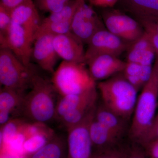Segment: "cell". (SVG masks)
Instances as JSON below:
<instances>
[{
	"label": "cell",
	"mask_w": 158,
	"mask_h": 158,
	"mask_svg": "<svg viewBox=\"0 0 158 158\" xmlns=\"http://www.w3.org/2000/svg\"><path fill=\"white\" fill-rule=\"evenodd\" d=\"M106 28L102 19L82 0L71 23V33L84 44H88L95 33Z\"/></svg>",
	"instance_id": "8"
},
{
	"label": "cell",
	"mask_w": 158,
	"mask_h": 158,
	"mask_svg": "<svg viewBox=\"0 0 158 158\" xmlns=\"http://www.w3.org/2000/svg\"><path fill=\"white\" fill-rule=\"evenodd\" d=\"M97 89L96 86L83 93L60 96L57 101L55 119L60 120L62 116L72 110L97 104Z\"/></svg>",
	"instance_id": "15"
},
{
	"label": "cell",
	"mask_w": 158,
	"mask_h": 158,
	"mask_svg": "<svg viewBox=\"0 0 158 158\" xmlns=\"http://www.w3.org/2000/svg\"><path fill=\"white\" fill-rule=\"evenodd\" d=\"M12 11L0 5V35H6L12 24Z\"/></svg>",
	"instance_id": "29"
},
{
	"label": "cell",
	"mask_w": 158,
	"mask_h": 158,
	"mask_svg": "<svg viewBox=\"0 0 158 158\" xmlns=\"http://www.w3.org/2000/svg\"><path fill=\"white\" fill-rule=\"evenodd\" d=\"M139 23L143 27L144 32L158 34V17L153 18Z\"/></svg>",
	"instance_id": "32"
},
{
	"label": "cell",
	"mask_w": 158,
	"mask_h": 158,
	"mask_svg": "<svg viewBox=\"0 0 158 158\" xmlns=\"http://www.w3.org/2000/svg\"><path fill=\"white\" fill-rule=\"evenodd\" d=\"M105 106L129 121L138 100V90L122 73L102 81L97 85Z\"/></svg>",
	"instance_id": "3"
},
{
	"label": "cell",
	"mask_w": 158,
	"mask_h": 158,
	"mask_svg": "<svg viewBox=\"0 0 158 158\" xmlns=\"http://www.w3.org/2000/svg\"><path fill=\"white\" fill-rule=\"evenodd\" d=\"M131 141L126 146H123L126 158H147L144 148L140 144Z\"/></svg>",
	"instance_id": "30"
},
{
	"label": "cell",
	"mask_w": 158,
	"mask_h": 158,
	"mask_svg": "<svg viewBox=\"0 0 158 158\" xmlns=\"http://www.w3.org/2000/svg\"><path fill=\"white\" fill-rule=\"evenodd\" d=\"M12 23L22 27L35 37L42 21L33 0H24L11 12Z\"/></svg>",
	"instance_id": "14"
},
{
	"label": "cell",
	"mask_w": 158,
	"mask_h": 158,
	"mask_svg": "<svg viewBox=\"0 0 158 158\" xmlns=\"http://www.w3.org/2000/svg\"><path fill=\"white\" fill-rule=\"evenodd\" d=\"M92 158H126L123 147L118 146L93 153Z\"/></svg>",
	"instance_id": "28"
},
{
	"label": "cell",
	"mask_w": 158,
	"mask_h": 158,
	"mask_svg": "<svg viewBox=\"0 0 158 158\" xmlns=\"http://www.w3.org/2000/svg\"><path fill=\"white\" fill-rule=\"evenodd\" d=\"M102 19L108 31L130 44L144 34L143 27L137 20L119 10H106L103 12Z\"/></svg>",
	"instance_id": "6"
},
{
	"label": "cell",
	"mask_w": 158,
	"mask_h": 158,
	"mask_svg": "<svg viewBox=\"0 0 158 158\" xmlns=\"http://www.w3.org/2000/svg\"><path fill=\"white\" fill-rule=\"evenodd\" d=\"M89 133L94 153L118 146L122 140L97 121L94 116L89 125Z\"/></svg>",
	"instance_id": "18"
},
{
	"label": "cell",
	"mask_w": 158,
	"mask_h": 158,
	"mask_svg": "<svg viewBox=\"0 0 158 158\" xmlns=\"http://www.w3.org/2000/svg\"><path fill=\"white\" fill-rule=\"evenodd\" d=\"M67 142L56 135L51 141L27 158H67Z\"/></svg>",
	"instance_id": "22"
},
{
	"label": "cell",
	"mask_w": 158,
	"mask_h": 158,
	"mask_svg": "<svg viewBox=\"0 0 158 158\" xmlns=\"http://www.w3.org/2000/svg\"><path fill=\"white\" fill-rule=\"evenodd\" d=\"M1 158H18L16 157H15L11 156H1Z\"/></svg>",
	"instance_id": "36"
},
{
	"label": "cell",
	"mask_w": 158,
	"mask_h": 158,
	"mask_svg": "<svg viewBox=\"0 0 158 158\" xmlns=\"http://www.w3.org/2000/svg\"><path fill=\"white\" fill-rule=\"evenodd\" d=\"M29 123L21 118H13L1 127V145L23 133Z\"/></svg>",
	"instance_id": "23"
},
{
	"label": "cell",
	"mask_w": 158,
	"mask_h": 158,
	"mask_svg": "<svg viewBox=\"0 0 158 158\" xmlns=\"http://www.w3.org/2000/svg\"><path fill=\"white\" fill-rule=\"evenodd\" d=\"M125 65L126 62L118 57L108 55L97 56L86 62L89 73L95 82L104 81L122 73Z\"/></svg>",
	"instance_id": "12"
},
{
	"label": "cell",
	"mask_w": 158,
	"mask_h": 158,
	"mask_svg": "<svg viewBox=\"0 0 158 158\" xmlns=\"http://www.w3.org/2000/svg\"><path fill=\"white\" fill-rule=\"evenodd\" d=\"M93 5L103 8H110L114 6L118 0H89Z\"/></svg>",
	"instance_id": "34"
},
{
	"label": "cell",
	"mask_w": 158,
	"mask_h": 158,
	"mask_svg": "<svg viewBox=\"0 0 158 158\" xmlns=\"http://www.w3.org/2000/svg\"><path fill=\"white\" fill-rule=\"evenodd\" d=\"M54 36L48 34H37L35 36L32 59L44 70L52 74L59 58L54 48Z\"/></svg>",
	"instance_id": "11"
},
{
	"label": "cell",
	"mask_w": 158,
	"mask_h": 158,
	"mask_svg": "<svg viewBox=\"0 0 158 158\" xmlns=\"http://www.w3.org/2000/svg\"><path fill=\"white\" fill-rule=\"evenodd\" d=\"M155 56V50L144 32L140 38L131 44L127 49L126 62L152 69Z\"/></svg>",
	"instance_id": "16"
},
{
	"label": "cell",
	"mask_w": 158,
	"mask_h": 158,
	"mask_svg": "<svg viewBox=\"0 0 158 158\" xmlns=\"http://www.w3.org/2000/svg\"><path fill=\"white\" fill-rule=\"evenodd\" d=\"M35 73L32 66L23 64L9 49L1 48L0 83L2 87L25 94L31 88Z\"/></svg>",
	"instance_id": "5"
},
{
	"label": "cell",
	"mask_w": 158,
	"mask_h": 158,
	"mask_svg": "<svg viewBox=\"0 0 158 158\" xmlns=\"http://www.w3.org/2000/svg\"><path fill=\"white\" fill-rule=\"evenodd\" d=\"M56 93L52 82L35 73L31 90L24 97L20 113L32 122L46 124L55 119Z\"/></svg>",
	"instance_id": "2"
},
{
	"label": "cell",
	"mask_w": 158,
	"mask_h": 158,
	"mask_svg": "<svg viewBox=\"0 0 158 158\" xmlns=\"http://www.w3.org/2000/svg\"><path fill=\"white\" fill-rule=\"evenodd\" d=\"M71 0H34L37 9L51 13L58 12L66 6Z\"/></svg>",
	"instance_id": "27"
},
{
	"label": "cell",
	"mask_w": 158,
	"mask_h": 158,
	"mask_svg": "<svg viewBox=\"0 0 158 158\" xmlns=\"http://www.w3.org/2000/svg\"><path fill=\"white\" fill-rule=\"evenodd\" d=\"M85 52V63L100 55H108L119 57L127 50L131 44L125 41L106 28L98 31L91 37Z\"/></svg>",
	"instance_id": "10"
},
{
	"label": "cell",
	"mask_w": 158,
	"mask_h": 158,
	"mask_svg": "<svg viewBox=\"0 0 158 158\" xmlns=\"http://www.w3.org/2000/svg\"><path fill=\"white\" fill-rule=\"evenodd\" d=\"M56 135L55 132L45 123H41L37 131L27 138L24 142L23 150L28 156L43 147Z\"/></svg>",
	"instance_id": "21"
},
{
	"label": "cell",
	"mask_w": 158,
	"mask_h": 158,
	"mask_svg": "<svg viewBox=\"0 0 158 158\" xmlns=\"http://www.w3.org/2000/svg\"><path fill=\"white\" fill-rule=\"evenodd\" d=\"M35 37L21 26L12 23L5 35H0L1 48L9 49L26 66H31V61Z\"/></svg>",
	"instance_id": "7"
},
{
	"label": "cell",
	"mask_w": 158,
	"mask_h": 158,
	"mask_svg": "<svg viewBox=\"0 0 158 158\" xmlns=\"http://www.w3.org/2000/svg\"><path fill=\"white\" fill-rule=\"evenodd\" d=\"M86 65L65 61L61 62L51 81L60 96L83 93L96 87Z\"/></svg>",
	"instance_id": "4"
},
{
	"label": "cell",
	"mask_w": 158,
	"mask_h": 158,
	"mask_svg": "<svg viewBox=\"0 0 158 158\" xmlns=\"http://www.w3.org/2000/svg\"><path fill=\"white\" fill-rule=\"evenodd\" d=\"M72 20L59 22L45 23L42 21L36 35L48 34L54 36L71 34V23Z\"/></svg>",
	"instance_id": "26"
},
{
	"label": "cell",
	"mask_w": 158,
	"mask_h": 158,
	"mask_svg": "<svg viewBox=\"0 0 158 158\" xmlns=\"http://www.w3.org/2000/svg\"><path fill=\"white\" fill-rule=\"evenodd\" d=\"M81 1L82 0H71L61 10L51 13L42 21L51 23L72 20Z\"/></svg>",
	"instance_id": "25"
},
{
	"label": "cell",
	"mask_w": 158,
	"mask_h": 158,
	"mask_svg": "<svg viewBox=\"0 0 158 158\" xmlns=\"http://www.w3.org/2000/svg\"></svg>",
	"instance_id": "37"
},
{
	"label": "cell",
	"mask_w": 158,
	"mask_h": 158,
	"mask_svg": "<svg viewBox=\"0 0 158 158\" xmlns=\"http://www.w3.org/2000/svg\"><path fill=\"white\" fill-rule=\"evenodd\" d=\"M142 146L147 157L158 158V139L150 141Z\"/></svg>",
	"instance_id": "33"
},
{
	"label": "cell",
	"mask_w": 158,
	"mask_h": 158,
	"mask_svg": "<svg viewBox=\"0 0 158 158\" xmlns=\"http://www.w3.org/2000/svg\"><path fill=\"white\" fill-rule=\"evenodd\" d=\"M97 105H89L72 110L66 113L59 120L68 130L81 122L95 109Z\"/></svg>",
	"instance_id": "24"
},
{
	"label": "cell",
	"mask_w": 158,
	"mask_h": 158,
	"mask_svg": "<svg viewBox=\"0 0 158 158\" xmlns=\"http://www.w3.org/2000/svg\"><path fill=\"white\" fill-rule=\"evenodd\" d=\"M118 2L139 22L158 17V0H118Z\"/></svg>",
	"instance_id": "20"
},
{
	"label": "cell",
	"mask_w": 158,
	"mask_h": 158,
	"mask_svg": "<svg viewBox=\"0 0 158 158\" xmlns=\"http://www.w3.org/2000/svg\"><path fill=\"white\" fill-rule=\"evenodd\" d=\"M53 42L57 55L63 61L86 64L84 43L72 33L54 36Z\"/></svg>",
	"instance_id": "13"
},
{
	"label": "cell",
	"mask_w": 158,
	"mask_h": 158,
	"mask_svg": "<svg viewBox=\"0 0 158 158\" xmlns=\"http://www.w3.org/2000/svg\"><path fill=\"white\" fill-rule=\"evenodd\" d=\"M158 139V113L156 114L150 127L140 144L143 146L148 142Z\"/></svg>",
	"instance_id": "31"
},
{
	"label": "cell",
	"mask_w": 158,
	"mask_h": 158,
	"mask_svg": "<svg viewBox=\"0 0 158 158\" xmlns=\"http://www.w3.org/2000/svg\"><path fill=\"white\" fill-rule=\"evenodd\" d=\"M158 103V56H156L150 77L138 97L128 133L130 141L141 143L155 117Z\"/></svg>",
	"instance_id": "1"
},
{
	"label": "cell",
	"mask_w": 158,
	"mask_h": 158,
	"mask_svg": "<svg viewBox=\"0 0 158 158\" xmlns=\"http://www.w3.org/2000/svg\"><path fill=\"white\" fill-rule=\"evenodd\" d=\"M24 1V0H1L0 5L7 9L13 10Z\"/></svg>",
	"instance_id": "35"
},
{
	"label": "cell",
	"mask_w": 158,
	"mask_h": 158,
	"mask_svg": "<svg viewBox=\"0 0 158 158\" xmlns=\"http://www.w3.org/2000/svg\"><path fill=\"white\" fill-rule=\"evenodd\" d=\"M26 94L9 88L1 87L0 90V124L3 126L11 119L15 112L19 113Z\"/></svg>",
	"instance_id": "19"
},
{
	"label": "cell",
	"mask_w": 158,
	"mask_h": 158,
	"mask_svg": "<svg viewBox=\"0 0 158 158\" xmlns=\"http://www.w3.org/2000/svg\"><path fill=\"white\" fill-rule=\"evenodd\" d=\"M95 109L81 122L67 130V158H92L93 148L89 125Z\"/></svg>",
	"instance_id": "9"
},
{
	"label": "cell",
	"mask_w": 158,
	"mask_h": 158,
	"mask_svg": "<svg viewBox=\"0 0 158 158\" xmlns=\"http://www.w3.org/2000/svg\"><path fill=\"white\" fill-rule=\"evenodd\" d=\"M94 118L118 138L122 139L128 133V121L105 106L102 103L97 105Z\"/></svg>",
	"instance_id": "17"
}]
</instances>
